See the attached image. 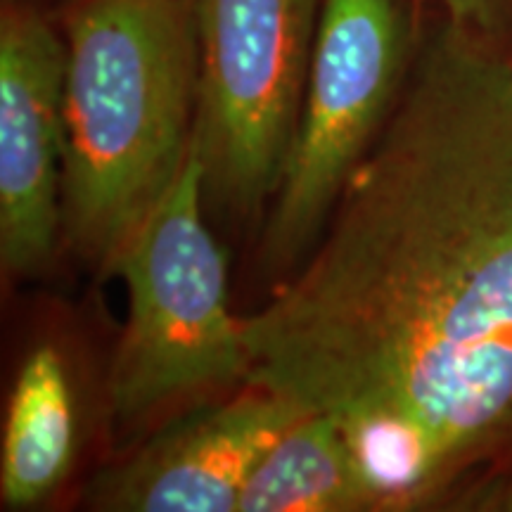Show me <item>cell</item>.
Wrapping results in <instances>:
<instances>
[{"instance_id":"1","label":"cell","mask_w":512,"mask_h":512,"mask_svg":"<svg viewBox=\"0 0 512 512\" xmlns=\"http://www.w3.org/2000/svg\"><path fill=\"white\" fill-rule=\"evenodd\" d=\"M247 384L342 425L380 510L512 439V60L444 22L323 233L240 318Z\"/></svg>"},{"instance_id":"2","label":"cell","mask_w":512,"mask_h":512,"mask_svg":"<svg viewBox=\"0 0 512 512\" xmlns=\"http://www.w3.org/2000/svg\"><path fill=\"white\" fill-rule=\"evenodd\" d=\"M64 46L62 233L114 273L190 159L200 83L192 0H81Z\"/></svg>"},{"instance_id":"10","label":"cell","mask_w":512,"mask_h":512,"mask_svg":"<svg viewBox=\"0 0 512 512\" xmlns=\"http://www.w3.org/2000/svg\"><path fill=\"white\" fill-rule=\"evenodd\" d=\"M446 12L448 22L491 38L505 27L512 0H434Z\"/></svg>"},{"instance_id":"4","label":"cell","mask_w":512,"mask_h":512,"mask_svg":"<svg viewBox=\"0 0 512 512\" xmlns=\"http://www.w3.org/2000/svg\"><path fill=\"white\" fill-rule=\"evenodd\" d=\"M200 83L192 150L204 200L259 214L290 152L316 43L318 0H192Z\"/></svg>"},{"instance_id":"9","label":"cell","mask_w":512,"mask_h":512,"mask_svg":"<svg viewBox=\"0 0 512 512\" xmlns=\"http://www.w3.org/2000/svg\"><path fill=\"white\" fill-rule=\"evenodd\" d=\"M76 448V403L60 351L41 344L12 387L0 451L5 508H31L67 477Z\"/></svg>"},{"instance_id":"7","label":"cell","mask_w":512,"mask_h":512,"mask_svg":"<svg viewBox=\"0 0 512 512\" xmlns=\"http://www.w3.org/2000/svg\"><path fill=\"white\" fill-rule=\"evenodd\" d=\"M304 411L256 384L174 415L143 446L88 484L83 503L105 512H238L261 456Z\"/></svg>"},{"instance_id":"11","label":"cell","mask_w":512,"mask_h":512,"mask_svg":"<svg viewBox=\"0 0 512 512\" xmlns=\"http://www.w3.org/2000/svg\"><path fill=\"white\" fill-rule=\"evenodd\" d=\"M496 508H501V510H508V512H512V482L508 484V489L503 491L501 496L496 498Z\"/></svg>"},{"instance_id":"8","label":"cell","mask_w":512,"mask_h":512,"mask_svg":"<svg viewBox=\"0 0 512 512\" xmlns=\"http://www.w3.org/2000/svg\"><path fill=\"white\" fill-rule=\"evenodd\" d=\"M380 510V494L347 432L330 415L306 413L261 456L238 512Z\"/></svg>"},{"instance_id":"12","label":"cell","mask_w":512,"mask_h":512,"mask_svg":"<svg viewBox=\"0 0 512 512\" xmlns=\"http://www.w3.org/2000/svg\"><path fill=\"white\" fill-rule=\"evenodd\" d=\"M510 60H512V55H510Z\"/></svg>"},{"instance_id":"6","label":"cell","mask_w":512,"mask_h":512,"mask_svg":"<svg viewBox=\"0 0 512 512\" xmlns=\"http://www.w3.org/2000/svg\"><path fill=\"white\" fill-rule=\"evenodd\" d=\"M67 46L27 5L0 17V261L10 275L48 266L62 230Z\"/></svg>"},{"instance_id":"3","label":"cell","mask_w":512,"mask_h":512,"mask_svg":"<svg viewBox=\"0 0 512 512\" xmlns=\"http://www.w3.org/2000/svg\"><path fill=\"white\" fill-rule=\"evenodd\" d=\"M202 209V164L192 150L114 266L126 283L128 318L107 399L124 427L247 380L240 318L228 306V259Z\"/></svg>"},{"instance_id":"5","label":"cell","mask_w":512,"mask_h":512,"mask_svg":"<svg viewBox=\"0 0 512 512\" xmlns=\"http://www.w3.org/2000/svg\"><path fill=\"white\" fill-rule=\"evenodd\" d=\"M406 57L408 27L396 0H323L302 114L261 233L268 271L299 266L318 242L394 110Z\"/></svg>"}]
</instances>
